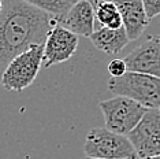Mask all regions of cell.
I'll use <instances>...</instances> for the list:
<instances>
[{
	"label": "cell",
	"instance_id": "d6986e66",
	"mask_svg": "<svg viewBox=\"0 0 160 159\" xmlns=\"http://www.w3.org/2000/svg\"><path fill=\"white\" fill-rule=\"evenodd\" d=\"M159 111H160V107H159Z\"/></svg>",
	"mask_w": 160,
	"mask_h": 159
},
{
	"label": "cell",
	"instance_id": "2e32d148",
	"mask_svg": "<svg viewBox=\"0 0 160 159\" xmlns=\"http://www.w3.org/2000/svg\"><path fill=\"white\" fill-rule=\"evenodd\" d=\"M85 159H92V158H85ZM125 159H141V158H138L137 155H133V156H129V158H125Z\"/></svg>",
	"mask_w": 160,
	"mask_h": 159
},
{
	"label": "cell",
	"instance_id": "4fadbf2b",
	"mask_svg": "<svg viewBox=\"0 0 160 159\" xmlns=\"http://www.w3.org/2000/svg\"><path fill=\"white\" fill-rule=\"evenodd\" d=\"M29 2L41 11L51 15L58 23L67 15L68 11L77 3L75 0H29Z\"/></svg>",
	"mask_w": 160,
	"mask_h": 159
},
{
	"label": "cell",
	"instance_id": "5bb4252c",
	"mask_svg": "<svg viewBox=\"0 0 160 159\" xmlns=\"http://www.w3.org/2000/svg\"><path fill=\"white\" fill-rule=\"evenodd\" d=\"M127 64L125 62V59H112L108 63V73H110L111 78H121L127 73Z\"/></svg>",
	"mask_w": 160,
	"mask_h": 159
},
{
	"label": "cell",
	"instance_id": "3957f363",
	"mask_svg": "<svg viewBox=\"0 0 160 159\" xmlns=\"http://www.w3.org/2000/svg\"><path fill=\"white\" fill-rule=\"evenodd\" d=\"M44 63V45H33L18 55L7 66L2 77V86L6 91L21 92L30 86Z\"/></svg>",
	"mask_w": 160,
	"mask_h": 159
},
{
	"label": "cell",
	"instance_id": "277c9868",
	"mask_svg": "<svg viewBox=\"0 0 160 159\" xmlns=\"http://www.w3.org/2000/svg\"><path fill=\"white\" fill-rule=\"evenodd\" d=\"M83 152L92 159H125L136 155L129 137L108 131L107 128H92L86 133Z\"/></svg>",
	"mask_w": 160,
	"mask_h": 159
},
{
	"label": "cell",
	"instance_id": "6da1fadb",
	"mask_svg": "<svg viewBox=\"0 0 160 159\" xmlns=\"http://www.w3.org/2000/svg\"><path fill=\"white\" fill-rule=\"evenodd\" d=\"M58 23L29 0L3 2L0 11V85L7 66L33 45H44L49 30Z\"/></svg>",
	"mask_w": 160,
	"mask_h": 159
},
{
	"label": "cell",
	"instance_id": "9c48e42d",
	"mask_svg": "<svg viewBox=\"0 0 160 159\" xmlns=\"http://www.w3.org/2000/svg\"><path fill=\"white\" fill-rule=\"evenodd\" d=\"M94 21H96V14L92 2L79 0L60 21L59 25L77 36L90 37L94 33Z\"/></svg>",
	"mask_w": 160,
	"mask_h": 159
},
{
	"label": "cell",
	"instance_id": "30bf717a",
	"mask_svg": "<svg viewBox=\"0 0 160 159\" xmlns=\"http://www.w3.org/2000/svg\"><path fill=\"white\" fill-rule=\"evenodd\" d=\"M119 8V13L122 15L123 28L126 30V34L129 40H137L151 22V19L147 17L144 8V2L141 0H118L115 2Z\"/></svg>",
	"mask_w": 160,
	"mask_h": 159
},
{
	"label": "cell",
	"instance_id": "7c38bea8",
	"mask_svg": "<svg viewBox=\"0 0 160 159\" xmlns=\"http://www.w3.org/2000/svg\"><path fill=\"white\" fill-rule=\"evenodd\" d=\"M96 14V21L100 28L121 29L123 28L122 15L115 2H92Z\"/></svg>",
	"mask_w": 160,
	"mask_h": 159
},
{
	"label": "cell",
	"instance_id": "5b68a950",
	"mask_svg": "<svg viewBox=\"0 0 160 159\" xmlns=\"http://www.w3.org/2000/svg\"><path fill=\"white\" fill-rule=\"evenodd\" d=\"M99 107L104 115L105 128L122 136H129L147 113L145 107L123 96L103 100Z\"/></svg>",
	"mask_w": 160,
	"mask_h": 159
},
{
	"label": "cell",
	"instance_id": "9a60e30c",
	"mask_svg": "<svg viewBox=\"0 0 160 159\" xmlns=\"http://www.w3.org/2000/svg\"><path fill=\"white\" fill-rule=\"evenodd\" d=\"M144 8L149 19L160 15V0H145Z\"/></svg>",
	"mask_w": 160,
	"mask_h": 159
},
{
	"label": "cell",
	"instance_id": "8fae6325",
	"mask_svg": "<svg viewBox=\"0 0 160 159\" xmlns=\"http://www.w3.org/2000/svg\"><path fill=\"white\" fill-rule=\"evenodd\" d=\"M89 38L97 49H100L101 52L107 54V55L119 54L130 41L126 34L125 28L121 29L100 28L97 30H94V33Z\"/></svg>",
	"mask_w": 160,
	"mask_h": 159
},
{
	"label": "cell",
	"instance_id": "8992f818",
	"mask_svg": "<svg viewBox=\"0 0 160 159\" xmlns=\"http://www.w3.org/2000/svg\"><path fill=\"white\" fill-rule=\"evenodd\" d=\"M129 140L141 159L160 156V111L151 108L142 117L133 132L129 133Z\"/></svg>",
	"mask_w": 160,
	"mask_h": 159
},
{
	"label": "cell",
	"instance_id": "7a4b0ae2",
	"mask_svg": "<svg viewBox=\"0 0 160 159\" xmlns=\"http://www.w3.org/2000/svg\"><path fill=\"white\" fill-rule=\"evenodd\" d=\"M108 91L141 104L147 110L160 107V78L141 73H127L121 78H110Z\"/></svg>",
	"mask_w": 160,
	"mask_h": 159
},
{
	"label": "cell",
	"instance_id": "e0dca14e",
	"mask_svg": "<svg viewBox=\"0 0 160 159\" xmlns=\"http://www.w3.org/2000/svg\"><path fill=\"white\" fill-rule=\"evenodd\" d=\"M3 10V2H0V11Z\"/></svg>",
	"mask_w": 160,
	"mask_h": 159
},
{
	"label": "cell",
	"instance_id": "ac0fdd59",
	"mask_svg": "<svg viewBox=\"0 0 160 159\" xmlns=\"http://www.w3.org/2000/svg\"><path fill=\"white\" fill-rule=\"evenodd\" d=\"M149 159H160V156H153V158H149Z\"/></svg>",
	"mask_w": 160,
	"mask_h": 159
},
{
	"label": "cell",
	"instance_id": "52a82bcc",
	"mask_svg": "<svg viewBox=\"0 0 160 159\" xmlns=\"http://www.w3.org/2000/svg\"><path fill=\"white\" fill-rule=\"evenodd\" d=\"M78 48V36L55 23L49 30L44 44V67L63 63L75 54Z\"/></svg>",
	"mask_w": 160,
	"mask_h": 159
},
{
	"label": "cell",
	"instance_id": "ba28073f",
	"mask_svg": "<svg viewBox=\"0 0 160 159\" xmlns=\"http://www.w3.org/2000/svg\"><path fill=\"white\" fill-rule=\"evenodd\" d=\"M127 70L160 78V37L148 36L125 58Z\"/></svg>",
	"mask_w": 160,
	"mask_h": 159
}]
</instances>
